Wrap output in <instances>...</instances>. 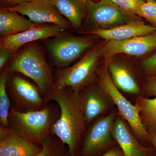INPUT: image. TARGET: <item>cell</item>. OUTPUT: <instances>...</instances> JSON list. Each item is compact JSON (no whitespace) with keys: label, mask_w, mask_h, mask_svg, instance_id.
<instances>
[{"label":"cell","mask_w":156,"mask_h":156,"mask_svg":"<svg viewBox=\"0 0 156 156\" xmlns=\"http://www.w3.org/2000/svg\"><path fill=\"white\" fill-rule=\"evenodd\" d=\"M45 98L47 102H56L60 110V116L51 126L50 134L67 146L71 156H77L87 126L80 92L69 87L53 88Z\"/></svg>","instance_id":"6da1fadb"},{"label":"cell","mask_w":156,"mask_h":156,"mask_svg":"<svg viewBox=\"0 0 156 156\" xmlns=\"http://www.w3.org/2000/svg\"><path fill=\"white\" fill-rule=\"evenodd\" d=\"M47 104L40 110L21 112L11 108L9 117V128L15 133L31 142L42 145L50 134L53 123L60 116V110Z\"/></svg>","instance_id":"7a4b0ae2"},{"label":"cell","mask_w":156,"mask_h":156,"mask_svg":"<svg viewBox=\"0 0 156 156\" xmlns=\"http://www.w3.org/2000/svg\"><path fill=\"white\" fill-rule=\"evenodd\" d=\"M8 70L30 78L45 97L54 87L53 75L44 53L36 45L28 46L20 52L9 64Z\"/></svg>","instance_id":"3957f363"},{"label":"cell","mask_w":156,"mask_h":156,"mask_svg":"<svg viewBox=\"0 0 156 156\" xmlns=\"http://www.w3.org/2000/svg\"><path fill=\"white\" fill-rule=\"evenodd\" d=\"M101 50L100 46H96L72 66L59 70L53 89L69 87L80 92L97 82L96 70Z\"/></svg>","instance_id":"277c9868"},{"label":"cell","mask_w":156,"mask_h":156,"mask_svg":"<svg viewBox=\"0 0 156 156\" xmlns=\"http://www.w3.org/2000/svg\"><path fill=\"white\" fill-rule=\"evenodd\" d=\"M97 82L111 98L119 111V115L129 125L135 136L143 141H150L147 128L139 115V109L124 97L116 87L108 69L107 63L98 68Z\"/></svg>","instance_id":"5b68a950"},{"label":"cell","mask_w":156,"mask_h":156,"mask_svg":"<svg viewBox=\"0 0 156 156\" xmlns=\"http://www.w3.org/2000/svg\"><path fill=\"white\" fill-rule=\"evenodd\" d=\"M117 115L112 112L92 122L84 134L80 156H100L116 145L112 128Z\"/></svg>","instance_id":"8992f818"},{"label":"cell","mask_w":156,"mask_h":156,"mask_svg":"<svg viewBox=\"0 0 156 156\" xmlns=\"http://www.w3.org/2000/svg\"><path fill=\"white\" fill-rule=\"evenodd\" d=\"M50 39L47 48L55 64L66 68L77 60L92 44L89 38L62 34Z\"/></svg>","instance_id":"52a82bcc"},{"label":"cell","mask_w":156,"mask_h":156,"mask_svg":"<svg viewBox=\"0 0 156 156\" xmlns=\"http://www.w3.org/2000/svg\"><path fill=\"white\" fill-rule=\"evenodd\" d=\"M89 20L95 28L109 29L128 22L134 15L123 11L111 0L86 2Z\"/></svg>","instance_id":"ba28073f"},{"label":"cell","mask_w":156,"mask_h":156,"mask_svg":"<svg viewBox=\"0 0 156 156\" xmlns=\"http://www.w3.org/2000/svg\"><path fill=\"white\" fill-rule=\"evenodd\" d=\"M11 98L15 109L21 112L40 110L47 105L38 87L22 77L14 76L10 82Z\"/></svg>","instance_id":"9c48e42d"},{"label":"cell","mask_w":156,"mask_h":156,"mask_svg":"<svg viewBox=\"0 0 156 156\" xmlns=\"http://www.w3.org/2000/svg\"><path fill=\"white\" fill-rule=\"evenodd\" d=\"M156 51V32L123 41H108L102 48L101 55L110 59L119 54L140 56Z\"/></svg>","instance_id":"30bf717a"},{"label":"cell","mask_w":156,"mask_h":156,"mask_svg":"<svg viewBox=\"0 0 156 156\" xmlns=\"http://www.w3.org/2000/svg\"><path fill=\"white\" fill-rule=\"evenodd\" d=\"M80 95L87 126L115 105L110 97L98 83L81 90Z\"/></svg>","instance_id":"8fae6325"},{"label":"cell","mask_w":156,"mask_h":156,"mask_svg":"<svg viewBox=\"0 0 156 156\" xmlns=\"http://www.w3.org/2000/svg\"><path fill=\"white\" fill-rule=\"evenodd\" d=\"M64 30L56 24L36 23L22 32L1 38L0 48L7 49L14 54L23 45L38 40L58 36L63 34Z\"/></svg>","instance_id":"7c38bea8"},{"label":"cell","mask_w":156,"mask_h":156,"mask_svg":"<svg viewBox=\"0 0 156 156\" xmlns=\"http://www.w3.org/2000/svg\"><path fill=\"white\" fill-rule=\"evenodd\" d=\"M9 8L27 17L34 23L56 24L64 29L71 27L69 21L59 13L55 6L50 3L30 2Z\"/></svg>","instance_id":"4fadbf2b"},{"label":"cell","mask_w":156,"mask_h":156,"mask_svg":"<svg viewBox=\"0 0 156 156\" xmlns=\"http://www.w3.org/2000/svg\"><path fill=\"white\" fill-rule=\"evenodd\" d=\"M125 120L117 115L112 128V134L115 141L125 156H152L154 147L142 145L134 136Z\"/></svg>","instance_id":"5bb4252c"},{"label":"cell","mask_w":156,"mask_h":156,"mask_svg":"<svg viewBox=\"0 0 156 156\" xmlns=\"http://www.w3.org/2000/svg\"><path fill=\"white\" fill-rule=\"evenodd\" d=\"M156 27L145 24L143 21L133 19L128 22L109 29L95 28L88 33L96 35L108 41H123L136 37L154 33Z\"/></svg>","instance_id":"9a60e30c"},{"label":"cell","mask_w":156,"mask_h":156,"mask_svg":"<svg viewBox=\"0 0 156 156\" xmlns=\"http://www.w3.org/2000/svg\"><path fill=\"white\" fill-rule=\"evenodd\" d=\"M41 148L42 146L40 147L11 130L0 139V156H34Z\"/></svg>","instance_id":"2e32d148"},{"label":"cell","mask_w":156,"mask_h":156,"mask_svg":"<svg viewBox=\"0 0 156 156\" xmlns=\"http://www.w3.org/2000/svg\"><path fill=\"white\" fill-rule=\"evenodd\" d=\"M107 67L112 81L119 90L128 94L141 95L142 91L130 68L124 63L115 61L108 63Z\"/></svg>","instance_id":"e0dca14e"},{"label":"cell","mask_w":156,"mask_h":156,"mask_svg":"<svg viewBox=\"0 0 156 156\" xmlns=\"http://www.w3.org/2000/svg\"><path fill=\"white\" fill-rule=\"evenodd\" d=\"M29 19L9 8L0 11V36L1 38L22 32L35 25Z\"/></svg>","instance_id":"ac0fdd59"},{"label":"cell","mask_w":156,"mask_h":156,"mask_svg":"<svg viewBox=\"0 0 156 156\" xmlns=\"http://www.w3.org/2000/svg\"><path fill=\"white\" fill-rule=\"evenodd\" d=\"M53 5L75 29L81 28L86 11V2L82 0H51Z\"/></svg>","instance_id":"d6986e66"},{"label":"cell","mask_w":156,"mask_h":156,"mask_svg":"<svg viewBox=\"0 0 156 156\" xmlns=\"http://www.w3.org/2000/svg\"><path fill=\"white\" fill-rule=\"evenodd\" d=\"M135 101L144 125L147 129L156 131V96L154 98H150L137 95Z\"/></svg>","instance_id":"ffe728a7"},{"label":"cell","mask_w":156,"mask_h":156,"mask_svg":"<svg viewBox=\"0 0 156 156\" xmlns=\"http://www.w3.org/2000/svg\"><path fill=\"white\" fill-rule=\"evenodd\" d=\"M41 146V151L34 156H71L67 146L53 134H49Z\"/></svg>","instance_id":"44dd1931"},{"label":"cell","mask_w":156,"mask_h":156,"mask_svg":"<svg viewBox=\"0 0 156 156\" xmlns=\"http://www.w3.org/2000/svg\"><path fill=\"white\" fill-rule=\"evenodd\" d=\"M9 72L5 71L0 76V122L1 126L9 128V117L10 110V102L9 94L7 93V82Z\"/></svg>","instance_id":"7402d4cb"},{"label":"cell","mask_w":156,"mask_h":156,"mask_svg":"<svg viewBox=\"0 0 156 156\" xmlns=\"http://www.w3.org/2000/svg\"><path fill=\"white\" fill-rule=\"evenodd\" d=\"M137 16L144 18L156 27V1L145 0L137 12Z\"/></svg>","instance_id":"603a6c76"},{"label":"cell","mask_w":156,"mask_h":156,"mask_svg":"<svg viewBox=\"0 0 156 156\" xmlns=\"http://www.w3.org/2000/svg\"><path fill=\"white\" fill-rule=\"evenodd\" d=\"M123 11L136 15L138 10L145 0H111Z\"/></svg>","instance_id":"cb8c5ba5"},{"label":"cell","mask_w":156,"mask_h":156,"mask_svg":"<svg viewBox=\"0 0 156 156\" xmlns=\"http://www.w3.org/2000/svg\"><path fill=\"white\" fill-rule=\"evenodd\" d=\"M140 67L146 76H156V51L141 62Z\"/></svg>","instance_id":"d4e9b609"},{"label":"cell","mask_w":156,"mask_h":156,"mask_svg":"<svg viewBox=\"0 0 156 156\" xmlns=\"http://www.w3.org/2000/svg\"><path fill=\"white\" fill-rule=\"evenodd\" d=\"M143 91L145 97L156 96V76L146 77Z\"/></svg>","instance_id":"484cf974"},{"label":"cell","mask_w":156,"mask_h":156,"mask_svg":"<svg viewBox=\"0 0 156 156\" xmlns=\"http://www.w3.org/2000/svg\"><path fill=\"white\" fill-rule=\"evenodd\" d=\"M37 2L51 4V0H0L1 4L5 8H13L24 3Z\"/></svg>","instance_id":"4316f807"},{"label":"cell","mask_w":156,"mask_h":156,"mask_svg":"<svg viewBox=\"0 0 156 156\" xmlns=\"http://www.w3.org/2000/svg\"><path fill=\"white\" fill-rule=\"evenodd\" d=\"M13 55L12 53L7 49L0 48V69H2L8 60Z\"/></svg>","instance_id":"83f0119b"},{"label":"cell","mask_w":156,"mask_h":156,"mask_svg":"<svg viewBox=\"0 0 156 156\" xmlns=\"http://www.w3.org/2000/svg\"><path fill=\"white\" fill-rule=\"evenodd\" d=\"M100 156H125L121 148L118 144L109 149Z\"/></svg>","instance_id":"f1b7e54d"},{"label":"cell","mask_w":156,"mask_h":156,"mask_svg":"<svg viewBox=\"0 0 156 156\" xmlns=\"http://www.w3.org/2000/svg\"><path fill=\"white\" fill-rule=\"evenodd\" d=\"M149 136L150 141L156 151V131L150 129H147Z\"/></svg>","instance_id":"f546056e"},{"label":"cell","mask_w":156,"mask_h":156,"mask_svg":"<svg viewBox=\"0 0 156 156\" xmlns=\"http://www.w3.org/2000/svg\"><path fill=\"white\" fill-rule=\"evenodd\" d=\"M82 1H83L85 2H93V1H95V0H82Z\"/></svg>","instance_id":"4dcf8cb0"},{"label":"cell","mask_w":156,"mask_h":156,"mask_svg":"<svg viewBox=\"0 0 156 156\" xmlns=\"http://www.w3.org/2000/svg\"><path fill=\"white\" fill-rule=\"evenodd\" d=\"M155 156H156V155H155Z\"/></svg>","instance_id":"1f68e13d"},{"label":"cell","mask_w":156,"mask_h":156,"mask_svg":"<svg viewBox=\"0 0 156 156\" xmlns=\"http://www.w3.org/2000/svg\"></svg>","instance_id":"d6a6232c"}]
</instances>
